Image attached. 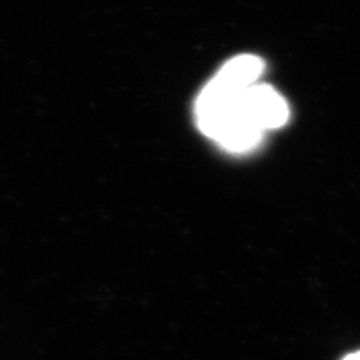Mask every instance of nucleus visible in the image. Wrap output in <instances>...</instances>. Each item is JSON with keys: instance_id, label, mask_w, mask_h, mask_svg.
Returning a JSON list of instances; mask_svg holds the SVG:
<instances>
[{"instance_id": "f257e3e1", "label": "nucleus", "mask_w": 360, "mask_h": 360, "mask_svg": "<svg viewBox=\"0 0 360 360\" xmlns=\"http://www.w3.org/2000/svg\"><path fill=\"white\" fill-rule=\"evenodd\" d=\"M238 110L246 122L258 131L283 127L288 119V107L275 89L252 84L238 98Z\"/></svg>"}, {"instance_id": "f03ea898", "label": "nucleus", "mask_w": 360, "mask_h": 360, "mask_svg": "<svg viewBox=\"0 0 360 360\" xmlns=\"http://www.w3.org/2000/svg\"><path fill=\"white\" fill-rule=\"evenodd\" d=\"M263 68L262 59L251 54H243L225 63L217 74L215 80L231 90H245L255 84L263 72Z\"/></svg>"}, {"instance_id": "7ed1b4c3", "label": "nucleus", "mask_w": 360, "mask_h": 360, "mask_svg": "<svg viewBox=\"0 0 360 360\" xmlns=\"http://www.w3.org/2000/svg\"><path fill=\"white\" fill-rule=\"evenodd\" d=\"M342 360H360V352L348 354V356H345Z\"/></svg>"}]
</instances>
